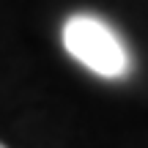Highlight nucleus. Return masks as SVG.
Returning <instances> with one entry per match:
<instances>
[{
  "label": "nucleus",
  "mask_w": 148,
  "mask_h": 148,
  "mask_svg": "<svg viewBox=\"0 0 148 148\" xmlns=\"http://www.w3.org/2000/svg\"><path fill=\"white\" fill-rule=\"evenodd\" d=\"M60 38L77 63L104 79H121L132 71V52L126 41L96 14H71Z\"/></svg>",
  "instance_id": "obj_1"
},
{
  "label": "nucleus",
  "mask_w": 148,
  "mask_h": 148,
  "mask_svg": "<svg viewBox=\"0 0 148 148\" xmlns=\"http://www.w3.org/2000/svg\"><path fill=\"white\" fill-rule=\"evenodd\" d=\"M0 148H5V145H3V143H0Z\"/></svg>",
  "instance_id": "obj_2"
}]
</instances>
